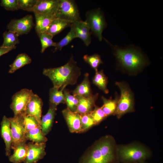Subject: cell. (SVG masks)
<instances>
[{"label": "cell", "mask_w": 163, "mask_h": 163, "mask_svg": "<svg viewBox=\"0 0 163 163\" xmlns=\"http://www.w3.org/2000/svg\"><path fill=\"white\" fill-rule=\"evenodd\" d=\"M93 82L105 93H108L109 91L107 88V78L103 70L95 71V74L93 79Z\"/></svg>", "instance_id": "cell-27"}, {"label": "cell", "mask_w": 163, "mask_h": 163, "mask_svg": "<svg viewBox=\"0 0 163 163\" xmlns=\"http://www.w3.org/2000/svg\"><path fill=\"white\" fill-rule=\"evenodd\" d=\"M0 4L8 11H14L19 9L18 0H2Z\"/></svg>", "instance_id": "cell-37"}, {"label": "cell", "mask_w": 163, "mask_h": 163, "mask_svg": "<svg viewBox=\"0 0 163 163\" xmlns=\"http://www.w3.org/2000/svg\"><path fill=\"white\" fill-rule=\"evenodd\" d=\"M78 100V103L75 112L80 114L90 113L96 106L95 102L98 97V94L85 97L80 96H75Z\"/></svg>", "instance_id": "cell-15"}, {"label": "cell", "mask_w": 163, "mask_h": 163, "mask_svg": "<svg viewBox=\"0 0 163 163\" xmlns=\"http://www.w3.org/2000/svg\"><path fill=\"white\" fill-rule=\"evenodd\" d=\"M36 20L35 30L38 35L46 32L50 24L55 18L53 15L34 13Z\"/></svg>", "instance_id": "cell-19"}, {"label": "cell", "mask_w": 163, "mask_h": 163, "mask_svg": "<svg viewBox=\"0 0 163 163\" xmlns=\"http://www.w3.org/2000/svg\"><path fill=\"white\" fill-rule=\"evenodd\" d=\"M25 138L27 140H29L35 143H46L47 141V139L42 133L40 127L26 132Z\"/></svg>", "instance_id": "cell-25"}, {"label": "cell", "mask_w": 163, "mask_h": 163, "mask_svg": "<svg viewBox=\"0 0 163 163\" xmlns=\"http://www.w3.org/2000/svg\"><path fill=\"white\" fill-rule=\"evenodd\" d=\"M116 152L119 162L122 163H144L152 155L148 148L137 142L117 145Z\"/></svg>", "instance_id": "cell-4"}, {"label": "cell", "mask_w": 163, "mask_h": 163, "mask_svg": "<svg viewBox=\"0 0 163 163\" xmlns=\"http://www.w3.org/2000/svg\"><path fill=\"white\" fill-rule=\"evenodd\" d=\"M34 26L32 16L28 14L19 19L11 20L7 25V28L19 36L28 34Z\"/></svg>", "instance_id": "cell-10"}, {"label": "cell", "mask_w": 163, "mask_h": 163, "mask_svg": "<svg viewBox=\"0 0 163 163\" xmlns=\"http://www.w3.org/2000/svg\"><path fill=\"white\" fill-rule=\"evenodd\" d=\"M69 131L71 133H81L80 115L73 112L67 107L62 111Z\"/></svg>", "instance_id": "cell-12"}, {"label": "cell", "mask_w": 163, "mask_h": 163, "mask_svg": "<svg viewBox=\"0 0 163 163\" xmlns=\"http://www.w3.org/2000/svg\"><path fill=\"white\" fill-rule=\"evenodd\" d=\"M117 145L112 136H103L86 150L78 163H120L117 155Z\"/></svg>", "instance_id": "cell-1"}, {"label": "cell", "mask_w": 163, "mask_h": 163, "mask_svg": "<svg viewBox=\"0 0 163 163\" xmlns=\"http://www.w3.org/2000/svg\"><path fill=\"white\" fill-rule=\"evenodd\" d=\"M116 85L120 90L121 95L114 115L119 119L127 113L134 111V99L133 93L127 84L123 82H117Z\"/></svg>", "instance_id": "cell-5"}, {"label": "cell", "mask_w": 163, "mask_h": 163, "mask_svg": "<svg viewBox=\"0 0 163 163\" xmlns=\"http://www.w3.org/2000/svg\"><path fill=\"white\" fill-rule=\"evenodd\" d=\"M16 48V46L11 47H0V56L11 50L15 49Z\"/></svg>", "instance_id": "cell-38"}, {"label": "cell", "mask_w": 163, "mask_h": 163, "mask_svg": "<svg viewBox=\"0 0 163 163\" xmlns=\"http://www.w3.org/2000/svg\"><path fill=\"white\" fill-rule=\"evenodd\" d=\"M144 163H147L146 162H145Z\"/></svg>", "instance_id": "cell-39"}, {"label": "cell", "mask_w": 163, "mask_h": 163, "mask_svg": "<svg viewBox=\"0 0 163 163\" xmlns=\"http://www.w3.org/2000/svg\"><path fill=\"white\" fill-rule=\"evenodd\" d=\"M80 115L81 122V133L86 132L95 125L90 113Z\"/></svg>", "instance_id": "cell-34"}, {"label": "cell", "mask_w": 163, "mask_h": 163, "mask_svg": "<svg viewBox=\"0 0 163 163\" xmlns=\"http://www.w3.org/2000/svg\"><path fill=\"white\" fill-rule=\"evenodd\" d=\"M54 16L56 18L72 22L81 20L78 6L75 1L72 0H59Z\"/></svg>", "instance_id": "cell-7"}, {"label": "cell", "mask_w": 163, "mask_h": 163, "mask_svg": "<svg viewBox=\"0 0 163 163\" xmlns=\"http://www.w3.org/2000/svg\"><path fill=\"white\" fill-rule=\"evenodd\" d=\"M1 134L5 145V154L6 156L10 155L12 142V138L9 118L4 116L1 122Z\"/></svg>", "instance_id": "cell-16"}, {"label": "cell", "mask_w": 163, "mask_h": 163, "mask_svg": "<svg viewBox=\"0 0 163 163\" xmlns=\"http://www.w3.org/2000/svg\"><path fill=\"white\" fill-rule=\"evenodd\" d=\"M90 113L95 125L99 124L107 117L101 107L96 105Z\"/></svg>", "instance_id": "cell-35"}, {"label": "cell", "mask_w": 163, "mask_h": 163, "mask_svg": "<svg viewBox=\"0 0 163 163\" xmlns=\"http://www.w3.org/2000/svg\"><path fill=\"white\" fill-rule=\"evenodd\" d=\"M75 33L76 38L81 39L86 46H88L91 42L90 29L85 21L80 20L72 24Z\"/></svg>", "instance_id": "cell-14"}, {"label": "cell", "mask_w": 163, "mask_h": 163, "mask_svg": "<svg viewBox=\"0 0 163 163\" xmlns=\"http://www.w3.org/2000/svg\"><path fill=\"white\" fill-rule=\"evenodd\" d=\"M86 20L90 30L99 40L101 41L102 34L107 26V23L102 11L100 8L94 9L86 14Z\"/></svg>", "instance_id": "cell-6"}, {"label": "cell", "mask_w": 163, "mask_h": 163, "mask_svg": "<svg viewBox=\"0 0 163 163\" xmlns=\"http://www.w3.org/2000/svg\"><path fill=\"white\" fill-rule=\"evenodd\" d=\"M37 0H18L19 9L33 12Z\"/></svg>", "instance_id": "cell-36"}, {"label": "cell", "mask_w": 163, "mask_h": 163, "mask_svg": "<svg viewBox=\"0 0 163 163\" xmlns=\"http://www.w3.org/2000/svg\"><path fill=\"white\" fill-rule=\"evenodd\" d=\"M83 59L95 71L97 70L99 65L103 63L100 55L97 54L91 55H85L84 56Z\"/></svg>", "instance_id": "cell-33"}, {"label": "cell", "mask_w": 163, "mask_h": 163, "mask_svg": "<svg viewBox=\"0 0 163 163\" xmlns=\"http://www.w3.org/2000/svg\"><path fill=\"white\" fill-rule=\"evenodd\" d=\"M73 95L88 97L92 94L89 79V74L86 73L82 83L73 91Z\"/></svg>", "instance_id": "cell-21"}, {"label": "cell", "mask_w": 163, "mask_h": 163, "mask_svg": "<svg viewBox=\"0 0 163 163\" xmlns=\"http://www.w3.org/2000/svg\"><path fill=\"white\" fill-rule=\"evenodd\" d=\"M3 42L0 47H11L19 43V36L16 33L10 30L3 33Z\"/></svg>", "instance_id": "cell-28"}, {"label": "cell", "mask_w": 163, "mask_h": 163, "mask_svg": "<svg viewBox=\"0 0 163 163\" xmlns=\"http://www.w3.org/2000/svg\"><path fill=\"white\" fill-rule=\"evenodd\" d=\"M34 94L32 90L24 88L16 92L12 96L10 107L14 113V116L25 114L27 104Z\"/></svg>", "instance_id": "cell-8"}, {"label": "cell", "mask_w": 163, "mask_h": 163, "mask_svg": "<svg viewBox=\"0 0 163 163\" xmlns=\"http://www.w3.org/2000/svg\"><path fill=\"white\" fill-rule=\"evenodd\" d=\"M41 43V52L43 53L46 49L49 47L55 46L56 42L53 41V37L46 32L41 33L38 35Z\"/></svg>", "instance_id": "cell-31"}, {"label": "cell", "mask_w": 163, "mask_h": 163, "mask_svg": "<svg viewBox=\"0 0 163 163\" xmlns=\"http://www.w3.org/2000/svg\"><path fill=\"white\" fill-rule=\"evenodd\" d=\"M43 106L41 99L37 95L34 94L27 104L25 114L34 116L40 123Z\"/></svg>", "instance_id": "cell-13"}, {"label": "cell", "mask_w": 163, "mask_h": 163, "mask_svg": "<svg viewBox=\"0 0 163 163\" xmlns=\"http://www.w3.org/2000/svg\"><path fill=\"white\" fill-rule=\"evenodd\" d=\"M23 123L26 132L38 127H41L40 123L34 116L23 115Z\"/></svg>", "instance_id": "cell-32"}, {"label": "cell", "mask_w": 163, "mask_h": 163, "mask_svg": "<svg viewBox=\"0 0 163 163\" xmlns=\"http://www.w3.org/2000/svg\"><path fill=\"white\" fill-rule=\"evenodd\" d=\"M103 38L113 48L118 64L123 69L129 72H136L148 64V60L137 47L132 46L123 49L112 45Z\"/></svg>", "instance_id": "cell-3"}, {"label": "cell", "mask_w": 163, "mask_h": 163, "mask_svg": "<svg viewBox=\"0 0 163 163\" xmlns=\"http://www.w3.org/2000/svg\"><path fill=\"white\" fill-rule=\"evenodd\" d=\"M23 115L9 118L12 142L11 149H14L21 142H26V131L23 123Z\"/></svg>", "instance_id": "cell-9"}, {"label": "cell", "mask_w": 163, "mask_h": 163, "mask_svg": "<svg viewBox=\"0 0 163 163\" xmlns=\"http://www.w3.org/2000/svg\"><path fill=\"white\" fill-rule=\"evenodd\" d=\"M49 105L48 111L41 117L40 123L42 131L45 136L51 130L57 109V106L50 103Z\"/></svg>", "instance_id": "cell-18"}, {"label": "cell", "mask_w": 163, "mask_h": 163, "mask_svg": "<svg viewBox=\"0 0 163 163\" xmlns=\"http://www.w3.org/2000/svg\"><path fill=\"white\" fill-rule=\"evenodd\" d=\"M58 3L59 0H37L33 12L54 16Z\"/></svg>", "instance_id": "cell-17"}, {"label": "cell", "mask_w": 163, "mask_h": 163, "mask_svg": "<svg viewBox=\"0 0 163 163\" xmlns=\"http://www.w3.org/2000/svg\"><path fill=\"white\" fill-rule=\"evenodd\" d=\"M26 142L18 144L14 149L13 154L9 156V161L13 163L24 162L27 155V146Z\"/></svg>", "instance_id": "cell-20"}, {"label": "cell", "mask_w": 163, "mask_h": 163, "mask_svg": "<svg viewBox=\"0 0 163 163\" xmlns=\"http://www.w3.org/2000/svg\"><path fill=\"white\" fill-rule=\"evenodd\" d=\"M70 27V30L67 35L59 42L56 43L54 52L61 50L64 46L68 45L76 38L75 31L72 24Z\"/></svg>", "instance_id": "cell-29"}, {"label": "cell", "mask_w": 163, "mask_h": 163, "mask_svg": "<svg viewBox=\"0 0 163 163\" xmlns=\"http://www.w3.org/2000/svg\"><path fill=\"white\" fill-rule=\"evenodd\" d=\"M27 146V153L24 163H36L46 154V143L30 142Z\"/></svg>", "instance_id": "cell-11"}, {"label": "cell", "mask_w": 163, "mask_h": 163, "mask_svg": "<svg viewBox=\"0 0 163 163\" xmlns=\"http://www.w3.org/2000/svg\"><path fill=\"white\" fill-rule=\"evenodd\" d=\"M102 99L103 104L101 108L106 117L114 115L116 109L119 97L116 96L114 99L111 98L107 99L102 96Z\"/></svg>", "instance_id": "cell-24"}, {"label": "cell", "mask_w": 163, "mask_h": 163, "mask_svg": "<svg viewBox=\"0 0 163 163\" xmlns=\"http://www.w3.org/2000/svg\"><path fill=\"white\" fill-rule=\"evenodd\" d=\"M59 89L53 87L50 88V103L56 106L61 103H65V100L63 92L64 89Z\"/></svg>", "instance_id": "cell-26"}, {"label": "cell", "mask_w": 163, "mask_h": 163, "mask_svg": "<svg viewBox=\"0 0 163 163\" xmlns=\"http://www.w3.org/2000/svg\"><path fill=\"white\" fill-rule=\"evenodd\" d=\"M72 22L58 18H55L52 22L46 32L53 37L66 28L70 27Z\"/></svg>", "instance_id": "cell-22"}, {"label": "cell", "mask_w": 163, "mask_h": 163, "mask_svg": "<svg viewBox=\"0 0 163 163\" xmlns=\"http://www.w3.org/2000/svg\"><path fill=\"white\" fill-rule=\"evenodd\" d=\"M32 61L31 58L25 53L19 54L10 66L9 73H13L18 69L30 63Z\"/></svg>", "instance_id": "cell-23"}, {"label": "cell", "mask_w": 163, "mask_h": 163, "mask_svg": "<svg viewBox=\"0 0 163 163\" xmlns=\"http://www.w3.org/2000/svg\"><path fill=\"white\" fill-rule=\"evenodd\" d=\"M63 92L67 107L71 111L75 112L78 103V99L76 96L71 95L66 89H64Z\"/></svg>", "instance_id": "cell-30"}, {"label": "cell", "mask_w": 163, "mask_h": 163, "mask_svg": "<svg viewBox=\"0 0 163 163\" xmlns=\"http://www.w3.org/2000/svg\"><path fill=\"white\" fill-rule=\"evenodd\" d=\"M43 73L51 81L53 87L64 89L67 85H73L77 82L81 71L72 55L69 60L63 66L44 69Z\"/></svg>", "instance_id": "cell-2"}]
</instances>
